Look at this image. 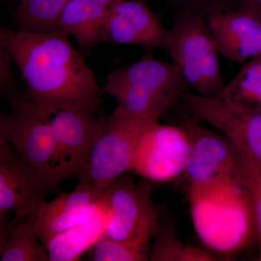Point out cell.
Wrapping results in <instances>:
<instances>
[{
  "instance_id": "13",
  "label": "cell",
  "mask_w": 261,
  "mask_h": 261,
  "mask_svg": "<svg viewBox=\"0 0 261 261\" xmlns=\"http://www.w3.org/2000/svg\"><path fill=\"white\" fill-rule=\"evenodd\" d=\"M106 190L78 181L74 190L44 201L35 214V229L46 247L51 239L90 219L106 203Z\"/></svg>"
},
{
  "instance_id": "19",
  "label": "cell",
  "mask_w": 261,
  "mask_h": 261,
  "mask_svg": "<svg viewBox=\"0 0 261 261\" xmlns=\"http://www.w3.org/2000/svg\"><path fill=\"white\" fill-rule=\"evenodd\" d=\"M219 257L207 249L182 241L172 224L159 219L152 239L149 261H214Z\"/></svg>"
},
{
  "instance_id": "23",
  "label": "cell",
  "mask_w": 261,
  "mask_h": 261,
  "mask_svg": "<svg viewBox=\"0 0 261 261\" xmlns=\"http://www.w3.org/2000/svg\"><path fill=\"white\" fill-rule=\"evenodd\" d=\"M240 167L251 200L255 238L259 247L258 258L261 261V166L240 154Z\"/></svg>"
},
{
  "instance_id": "7",
  "label": "cell",
  "mask_w": 261,
  "mask_h": 261,
  "mask_svg": "<svg viewBox=\"0 0 261 261\" xmlns=\"http://www.w3.org/2000/svg\"><path fill=\"white\" fill-rule=\"evenodd\" d=\"M153 184L142 177L137 181L126 173L106 189L109 215L102 237L152 240L160 219L152 198Z\"/></svg>"
},
{
  "instance_id": "9",
  "label": "cell",
  "mask_w": 261,
  "mask_h": 261,
  "mask_svg": "<svg viewBox=\"0 0 261 261\" xmlns=\"http://www.w3.org/2000/svg\"><path fill=\"white\" fill-rule=\"evenodd\" d=\"M190 152V137L183 127L154 122L140 137L132 171L152 183L173 181L183 177Z\"/></svg>"
},
{
  "instance_id": "12",
  "label": "cell",
  "mask_w": 261,
  "mask_h": 261,
  "mask_svg": "<svg viewBox=\"0 0 261 261\" xmlns=\"http://www.w3.org/2000/svg\"><path fill=\"white\" fill-rule=\"evenodd\" d=\"M178 125L186 130L191 143L183 176L188 185L207 183L240 168V152L226 136L207 129L187 114Z\"/></svg>"
},
{
  "instance_id": "22",
  "label": "cell",
  "mask_w": 261,
  "mask_h": 261,
  "mask_svg": "<svg viewBox=\"0 0 261 261\" xmlns=\"http://www.w3.org/2000/svg\"><path fill=\"white\" fill-rule=\"evenodd\" d=\"M152 240H115L102 237L86 253V260L147 261L149 260Z\"/></svg>"
},
{
  "instance_id": "2",
  "label": "cell",
  "mask_w": 261,
  "mask_h": 261,
  "mask_svg": "<svg viewBox=\"0 0 261 261\" xmlns=\"http://www.w3.org/2000/svg\"><path fill=\"white\" fill-rule=\"evenodd\" d=\"M187 197L195 232L216 255L238 253L255 238L251 200L240 166L207 183L188 185Z\"/></svg>"
},
{
  "instance_id": "16",
  "label": "cell",
  "mask_w": 261,
  "mask_h": 261,
  "mask_svg": "<svg viewBox=\"0 0 261 261\" xmlns=\"http://www.w3.org/2000/svg\"><path fill=\"white\" fill-rule=\"evenodd\" d=\"M118 0H70L58 20V28L73 36L83 54L106 42L108 19Z\"/></svg>"
},
{
  "instance_id": "11",
  "label": "cell",
  "mask_w": 261,
  "mask_h": 261,
  "mask_svg": "<svg viewBox=\"0 0 261 261\" xmlns=\"http://www.w3.org/2000/svg\"><path fill=\"white\" fill-rule=\"evenodd\" d=\"M49 121L56 140L59 185L68 178H78L85 169L100 130L101 118L92 111L64 109L55 113Z\"/></svg>"
},
{
  "instance_id": "3",
  "label": "cell",
  "mask_w": 261,
  "mask_h": 261,
  "mask_svg": "<svg viewBox=\"0 0 261 261\" xmlns=\"http://www.w3.org/2000/svg\"><path fill=\"white\" fill-rule=\"evenodd\" d=\"M151 54L111 72L103 91L116 99V108L122 112L159 121L191 87L173 61H161Z\"/></svg>"
},
{
  "instance_id": "25",
  "label": "cell",
  "mask_w": 261,
  "mask_h": 261,
  "mask_svg": "<svg viewBox=\"0 0 261 261\" xmlns=\"http://www.w3.org/2000/svg\"><path fill=\"white\" fill-rule=\"evenodd\" d=\"M12 61L13 60L10 51L0 44V92L10 105L27 98L25 89H21L15 80L11 69Z\"/></svg>"
},
{
  "instance_id": "24",
  "label": "cell",
  "mask_w": 261,
  "mask_h": 261,
  "mask_svg": "<svg viewBox=\"0 0 261 261\" xmlns=\"http://www.w3.org/2000/svg\"><path fill=\"white\" fill-rule=\"evenodd\" d=\"M176 13H191L208 20L215 15L236 10L234 0H169Z\"/></svg>"
},
{
  "instance_id": "8",
  "label": "cell",
  "mask_w": 261,
  "mask_h": 261,
  "mask_svg": "<svg viewBox=\"0 0 261 261\" xmlns=\"http://www.w3.org/2000/svg\"><path fill=\"white\" fill-rule=\"evenodd\" d=\"M188 116L219 130L241 155L261 166V110L245 107L224 98L187 92L181 102Z\"/></svg>"
},
{
  "instance_id": "10",
  "label": "cell",
  "mask_w": 261,
  "mask_h": 261,
  "mask_svg": "<svg viewBox=\"0 0 261 261\" xmlns=\"http://www.w3.org/2000/svg\"><path fill=\"white\" fill-rule=\"evenodd\" d=\"M53 190L0 136V224L35 214Z\"/></svg>"
},
{
  "instance_id": "5",
  "label": "cell",
  "mask_w": 261,
  "mask_h": 261,
  "mask_svg": "<svg viewBox=\"0 0 261 261\" xmlns=\"http://www.w3.org/2000/svg\"><path fill=\"white\" fill-rule=\"evenodd\" d=\"M100 118V130L78 181L106 190L117 178L132 171L141 136L149 125L159 121L129 116L116 108Z\"/></svg>"
},
{
  "instance_id": "21",
  "label": "cell",
  "mask_w": 261,
  "mask_h": 261,
  "mask_svg": "<svg viewBox=\"0 0 261 261\" xmlns=\"http://www.w3.org/2000/svg\"><path fill=\"white\" fill-rule=\"evenodd\" d=\"M70 0H22L17 10L19 30L47 32L58 29V20Z\"/></svg>"
},
{
  "instance_id": "26",
  "label": "cell",
  "mask_w": 261,
  "mask_h": 261,
  "mask_svg": "<svg viewBox=\"0 0 261 261\" xmlns=\"http://www.w3.org/2000/svg\"><path fill=\"white\" fill-rule=\"evenodd\" d=\"M237 9L261 18V0H234Z\"/></svg>"
},
{
  "instance_id": "15",
  "label": "cell",
  "mask_w": 261,
  "mask_h": 261,
  "mask_svg": "<svg viewBox=\"0 0 261 261\" xmlns=\"http://www.w3.org/2000/svg\"><path fill=\"white\" fill-rule=\"evenodd\" d=\"M219 54L243 64L261 56V18L236 10L207 20Z\"/></svg>"
},
{
  "instance_id": "20",
  "label": "cell",
  "mask_w": 261,
  "mask_h": 261,
  "mask_svg": "<svg viewBox=\"0 0 261 261\" xmlns=\"http://www.w3.org/2000/svg\"><path fill=\"white\" fill-rule=\"evenodd\" d=\"M219 97L245 107L261 110V56L241 64Z\"/></svg>"
},
{
  "instance_id": "17",
  "label": "cell",
  "mask_w": 261,
  "mask_h": 261,
  "mask_svg": "<svg viewBox=\"0 0 261 261\" xmlns=\"http://www.w3.org/2000/svg\"><path fill=\"white\" fill-rule=\"evenodd\" d=\"M35 214L0 224V261H49L36 231Z\"/></svg>"
},
{
  "instance_id": "27",
  "label": "cell",
  "mask_w": 261,
  "mask_h": 261,
  "mask_svg": "<svg viewBox=\"0 0 261 261\" xmlns=\"http://www.w3.org/2000/svg\"><path fill=\"white\" fill-rule=\"evenodd\" d=\"M20 1H22V0H20Z\"/></svg>"
},
{
  "instance_id": "1",
  "label": "cell",
  "mask_w": 261,
  "mask_h": 261,
  "mask_svg": "<svg viewBox=\"0 0 261 261\" xmlns=\"http://www.w3.org/2000/svg\"><path fill=\"white\" fill-rule=\"evenodd\" d=\"M0 44L18 67L27 97L40 116L51 118L64 109L97 112L104 91L64 29L32 32L3 28Z\"/></svg>"
},
{
  "instance_id": "18",
  "label": "cell",
  "mask_w": 261,
  "mask_h": 261,
  "mask_svg": "<svg viewBox=\"0 0 261 261\" xmlns=\"http://www.w3.org/2000/svg\"><path fill=\"white\" fill-rule=\"evenodd\" d=\"M109 211L106 203L90 219L51 239L46 245L49 261H75L103 236Z\"/></svg>"
},
{
  "instance_id": "14",
  "label": "cell",
  "mask_w": 261,
  "mask_h": 261,
  "mask_svg": "<svg viewBox=\"0 0 261 261\" xmlns=\"http://www.w3.org/2000/svg\"><path fill=\"white\" fill-rule=\"evenodd\" d=\"M168 33L145 0H118L108 19L106 42L139 46L146 53H152L163 49Z\"/></svg>"
},
{
  "instance_id": "6",
  "label": "cell",
  "mask_w": 261,
  "mask_h": 261,
  "mask_svg": "<svg viewBox=\"0 0 261 261\" xmlns=\"http://www.w3.org/2000/svg\"><path fill=\"white\" fill-rule=\"evenodd\" d=\"M10 114L0 115V136L53 190L58 188L56 140L50 118L40 116L28 98L11 105Z\"/></svg>"
},
{
  "instance_id": "4",
  "label": "cell",
  "mask_w": 261,
  "mask_h": 261,
  "mask_svg": "<svg viewBox=\"0 0 261 261\" xmlns=\"http://www.w3.org/2000/svg\"><path fill=\"white\" fill-rule=\"evenodd\" d=\"M163 49L171 57L197 94L216 97L226 87L217 46L207 20L191 13H176Z\"/></svg>"
}]
</instances>
